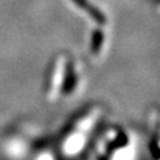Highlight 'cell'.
I'll return each instance as SVG.
<instances>
[{"mask_svg": "<svg viewBox=\"0 0 160 160\" xmlns=\"http://www.w3.org/2000/svg\"><path fill=\"white\" fill-rule=\"evenodd\" d=\"M72 2H75L80 8H82V10H84V11H87V12L92 7V5L89 4L88 0H72Z\"/></svg>", "mask_w": 160, "mask_h": 160, "instance_id": "2", "label": "cell"}, {"mask_svg": "<svg viewBox=\"0 0 160 160\" xmlns=\"http://www.w3.org/2000/svg\"><path fill=\"white\" fill-rule=\"evenodd\" d=\"M103 38H104V33L100 29H96L92 31V43H90V49H92V53H97L101 49L102 45Z\"/></svg>", "mask_w": 160, "mask_h": 160, "instance_id": "1", "label": "cell"}]
</instances>
